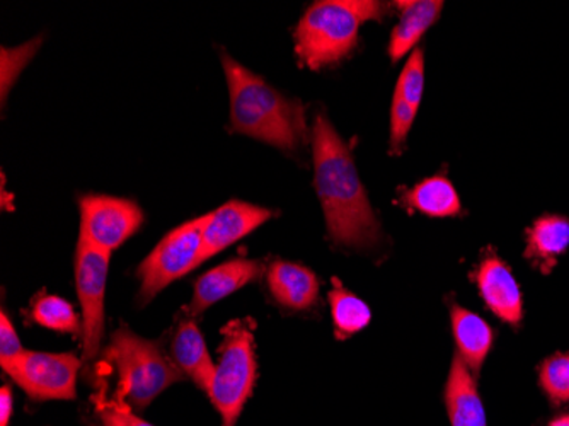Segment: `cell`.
<instances>
[{
	"label": "cell",
	"mask_w": 569,
	"mask_h": 426,
	"mask_svg": "<svg viewBox=\"0 0 569 426\" xmlns=\"http://www.w3.org/2000/svg\"><path fill=\"white\" fill-rule=\"evenodd\" d=\"M539 383L552 406L569 403V354H555L540 365Z\"/></svg>",
	"instance_id": "603a6c76"
},
{
	"label": "cell",
	"mask_w": 569,
	"mask_h": 426,
	"mask_svg": "<svg viewBox=\"0 0 569 426\" xmlns=\"http://www.w3.org/2000/svg\"><path fill=\"white\" fill-rule=\"evenodd\" d=\"M104 358L118 371L117 399L130 408H147L184 376L156 341L121 328L111 336Z\"/></svg>",
	"instance_id": "277c9868"
},
{
	"label": "cell",
	"mask_w": 569,
	"mask_h": 426,
	"mask_svg": "<svg viewBox=\"0 0 569 426\" xmlns=\"http://www.w3.org/2000/svg\"><path fill=\"white\" fill-rule=\"evenodd\" d=\"M548 426H569V413H565V415L556 416L549 422Z\"/></svg>",
	"instance_id": "83f0119b"
},
{
	"label": "cell",
	"mask_w": 569,
	"mask_h": 426,
	"mask_svg": "<svg viewBox=\"0 0 569 426\" xmlns=\"http://www.w3.org/2000/svg\"><path fill=\"white\" fill-rule=\"evenodd\" d=\"M527 248L523 256L542 274H551L558 258L569 248V219L561 216H545L527 230Z\"/></svg>",
	"instance_id": "e0dca14e"
},
{
	"label": "cell",
	"mask_w": 569,
	"mask_h": 426,
	"mask_svg": "<svg viewBox=\"0 0 569 426\" xmlns=\"http://www.w3.org/2000/svg\"><path fill=\"white\" fill-rule=\"evenodd\" d=\"M96 413L104 426H153L146 419L133 415L132 408L117 397H108L107 389H101L91 397Z\"/></svg>",
	"instance_id": "cb8c5ba5"
},
{
	"label": "cell",
	"mask_w": 569,
	"mask_h": 426,
	"mask_svg": "<svg viewBox=\"0 0 569 426\" xmlns=\"http://www.w3.org/2000/svg\"><path fill=\"white\" fill-rule=\"evenodd\" d=\"M446 406L452 426H488L485 406L472 371L462 358H453L446 386Z\"/></svg>",
	"instance_id": "2e32d148"
},
{
	"label": "cell",
	"mask_w": 569,
	"mask_h": 426,
	"mask_svg": "<svg viewBox=\"0 0 569 426\" xmlns=\"http://www.w3.org/2000/svg\"><path fill=\"white\" fill-rule=\"evenodd\" d=\"M316 191L332 241L351 249L376 248L380 224L367 197L353 156L331 121L318 115L312 125Z\"/></svg>",
	"instance_id": "6da1fadb"
},
{
	"label": "cell",
	"mask_w": 569,
	"mask_h": 426,
	"mask_svg": "<svg viewBox=\"0 0 569 426\" xmlns=\"http://www.w3.org/2000/svg\"><path fill=\"white\" fill-rule=\"evenodd\" d=\"M37 44H40V41L22 44L18 50H6L9 56H11V62H9V60H2V88H4V98L6 91L9 89V85L14 82L16 77H18L19 72L24 69L28 60L34 56V51H37L38 48Z\"/></svg>",
	"instance_id": "d4e9b609"
},
{
	"label": "cell",
	"mask_w": 569,
	"mask_h": 426,
	"mask_svg": "<svg viewBox=\"0 0 569 426\" xmlns=\"http://www.w3.org/2000/svg\"><path fill=\"white\" fill-rule=\"evenodd\" d=\"M22 351H24V348L19 341L18 333H16L8 314L2 310V314H0V365L16 360L19 355H22Z\"/></svg>",
	"instance_id": "484cf974"
},
{
	"label": "cell",
	"mask_w": 569,
	"mask_h": 426,
	"mask_svg": "<svg viewBox=\"0 0 569 426\" xmlns=\"http://www.w3.org/2000/svg\"><path fill=\"white\" fill-rule=\"evenodd\" d=\"M425 89V60L423 51L415 50L406 62L391 108V147H399L408 139L412 121L417 118Z\"/></svg>",
	"instance_id": "4fadbf2b"
},
{
	"label": "cell",
	"mask_w": 569,
	"mask_h": 426,
	"mask_svg": "<svg viewBox=\"0 0 569 426\" xmlns=\"http://www.w3.org/2000/svg\"><path fill=\"white\" fill-rule=\"evenodd\" d=\"M84 241L104 252H113L143 224L142 208L132 200L88 195L79 201Z\"/></svg>",
	"instance_id": "9c48e42d"
},
{
	"label": "cell",
	"mask_w": 569,
	"mask_h": 426,
	"mask_svg": "<svg viewBox=\"0 0 569 426\" xmlns=\"http://www.w3.org/2000/svg\"><path fill=\"white\" fill-rule=\"evenodd\" d=\"M329 304H331L336 338L345 339L357 335L361 329H366L372 319L369 306L347 290L338 280H332Z\"/></svg>",
	"instance_id": "44dd1931"
},
{
	"label": "cell",
	"mask_w": 569,
	"mask_h": 426,
	"mask_svg": "<svg viewBox=\"0 0 569 426\" xmlns=\"http://www.w3.org/2000/svg\"><path fill=\"white\" fill-rule=\"evenodd\" d=\"M472 277L482 300L495 316L511 326L522 323V290L510 266L497 252H486Z\"/></svg>",
	"instance_id": "8fae6325"
},
{
	"label": "cell",
	"mask_w": 569,
	"mask_h": 426,
	"mask_svg": "<svg viewBox=\"0 0 569 426\" xmlns=\"http://www.w3.org/2000/svg\"><path fill=\"white\" fill-rule=\"evenodd\" d=\"M31 317L43 328L67 333L76 338L84 336V325L73 310L72 304L60 299V297L41 294L31 307Z\"/></svg>",
	"instance_id": "7402d4cb"
},
{
	"label": "cell",
	"mask_w": 569,
	"mask_h": 426,
	"mask_svg": "<svg viewBox=\"0 0 569 426\" xmlns=\"http://www.w3.org/2000/svg\"><path fill=\"white\" fill-rule=\"evenodd\" d=\"M81 365L73 354L24 350L0 367L33 402H73Z\"/></svg>",
	"instance_id": "52a82bcc"
},
{
	"label": "cell",
	"mask_w": 569,
	"mask_h": 426,
	"mask_svg": "<svg viewBox=\"0 0 569 426\" xmlns=\"http://www.w3.org/2000/svg\"><path fill=\"white\" fill-rule=\"evenodd\" d=\"M450 321L459 357L469 370L478 374L493 346V329L481 316L460 306H453L450 310Z\"/></svg>",
	"instance_id": "ac0fdd59"
},
{
	"label": "cell",
	"mask_w": 569,
	"mask_h": 426,
	"mask_svg": "<svg viewBox=\"0 0 569 426\" xmlns=\"http://www.w3.org/2000/svg\"><path fill=\"white\" fill-rule=\"evenodd\" d=\"M110 256V252L101 251L79 237L76 252V287L81 300L84 325V361L94 360L101 350Z\"/></svg>",
	"instance_id": "ba28073f"
},
{
	"label": "cell",
	"mask_w": 569,
	"mask_h": 426,
	"mask_svg": "<svg viewBox=\"0 0 569 426\" xmlns=\"http://www.w3.org/2000/svg\"><path fill=\"white\" fill-rule=\"evenodd\" d=\"M401 9V18L392 31L389 43V56L392 60H401L402 57L417 47L425 33L437 22L442 12L443 2L440 0H411V2H398Z\"/></svg>",
	"instance_id": "d6986e66"
},
{
	"label": "cell",
	"mask_w": 569,
	"mask_h": 426,
	"mask_svg": "<svg viewBox=\"0 0 569 426\" xmlns=\"http://www.w3.org/2000/svg\"><path fill=\"white\" fill-rule=\"evenodd\" d=\"M387 6L373 0H322L307 9L296 30V53L312 70L341 62L357 47L367 21H380Z\"/></svg>",
	"instance_id": "3957f363"
},
{
	"label": "cell",
	"mask_w": 569,
	"mask_h": 426,
	"mask_svg": "<svg viewBox=\"0 0 569 426\" xmlns=\"http://www.w3.org/2000/svg\"><path fill=\"white\" fill-rule=\"evenodd\" d=\"M402 204L430 217H453L460 211L459 195L446 176L423 179L402 195Z\"/></svg>",
	"instance_id": "ffe728a7"
},
{
	"label": "cell",
	"mask_w": 569,
	"mask_h": 426,
	"mask_svg": "<svg viewBox=\"0 0 569 426\" xmlns=\"http://www.w3.org/2000/svg\"><path fill=\"white\" fill-rule=\"evenodd\" d=\"M207 216L184 222L171 230L139 266L140 304H149L172 281L200 265L201 239Z\"/></svg>",
	"instance_id": "8992f818"
},
{
	"label": "cell",
	"mask_w": 569,
	"mask_h": 426,
	"mask_svg": "<svg viewBox=\"0 0 569 426\" xmlns=\"http://www.w3.org/2000/svg\"><path fill=\"white\" fill-rule=\"evenodd\" d=\"M172 361L184 377H190L198 389L209 394L212 387L213 376H216V367L203 335L198 329L194 317H184L179 323L171 343Z\"/></svg>",
	"instance_id": "5bb4252c"
},
{
	"label": "cell",
	"mask_w": 569,
	"mask_h": 426,
	"mask_svg": "<svg viewBox=\"0 0 569 426\" xmlns=\"http://www.w3.org/2000/svg\"><path fill=\"white\" fill-rule=\"evenodd\" d=\"M222 66L229 86L232 130L281 150L299 149L307 137L303 106L284 98L263 77L226 53Z\"/></svg>",
	"instance_id": "7a4b0ae2"
},
{
	"label": "cell",
	"mask_w": 569,
	"mask_h": 426,
	"mask_svg": "<svg viewBox=\"0 0 569 426\" xmlns=\"http://www.w3.org/2000/svg\"><path fill=\"white\" fill-rule=\"evenodd\" d=\"M268 287L281 307L307 310L319 297V280L315 271L290 261H274L268 270Z\"/></svg>",
	"instance_id": "9a60e30c"
},
{
	"label": "cell",
	"mask_w": 569,
	"mask_h": 426,
	"mask_svg": "<svg viewBox=\"0 0 569 426\" xmlns=\"http://www.w3.org/2000/svg\"><path fill=\"white\" fill-rule=\"evenodd\" d=\"M12 390L4 386L0 389V426H8L12 416Z\"/></svg>",
	"instance_id": "4316f807"
},
{
	"label": "cell",
	"mask_w": 569,
	"mask_h": 426,
	"mask_svg": "<svg viewBox=\"0 0 569 426\" xmlns=\"http://www.w3.org/2000/svg\"><path fill=\"white\" fill-rule=\"evenodd\" d=\"M271 217L273 211L270 208L238 200L227 201L212 214H207L203 239H201L200 265L234 242L241 241L242 237L249 236Z\"/></svg>",
	"instance_id": "30bf717a"
},
{
	"label": "cell",
	"mask_w": 569,
	"mask_h": 426,
	"mask_svg": "<svg viewBox=\"0 0 569 426\" xmlns=\"http://www.w3.org/2000/svg\"><path fill=\"white\" fill-rule=\"evenodd\" d=\"M263 275V265L254 259H230L207 271L194 284L193 299L188 306V316L197 317L213 304L234 294L239 288L258 280Z\"/></svg>",
	"instance_id": "7c38bea8"
},
{
	"label": "cell",
	"mask_w": 569,
	"mask_h": 426,
	"mask_svg": "<svg viewBox=\"0 0 569 426\" xmlns=\"http://www.w3.org/2000/svg\"><path fill=\"white\" fill-rule=\"evenodd\" d=\"M254 325L249 319H236L222 329L220 360L216 367L209 396L222 426H236L256 384Z\"/></svg>",
	"instance_id": "5b68a950"
}]
</instances>
